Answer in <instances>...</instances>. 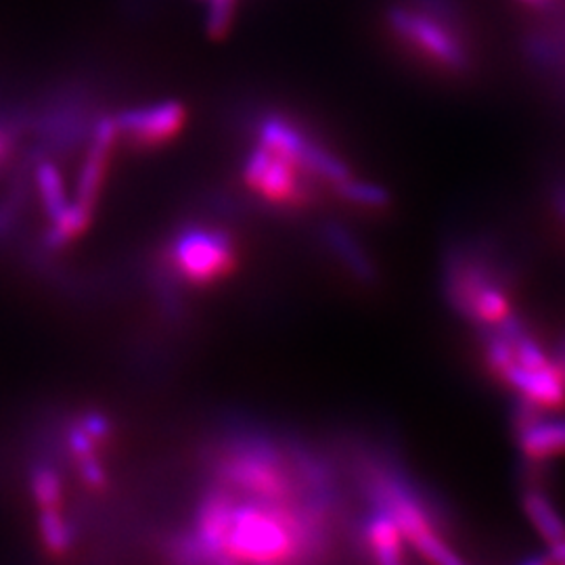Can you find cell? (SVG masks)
Here are the masks:
<instances>
[{
	"mask_svg": "<svg viewBox=\"0 0 565 565\" xmlns=\"http://www.w3.org/2000/svg\"><path fill=\"white\" fill-rule=\"evenodd\" d=\"M228 494L231 513L218 562H300L310 551L321 548V503H273Z\"/></svg>",
	"mask_w": 565,
	"mask_h": 565,
	"instance_id": "obj_1",
	"label": "cell"
},
{
	"mask_svg": "<svg viewBox=\"0 0 565 565\" xmlns=\"http://www.w3.org/2000/svg\"><path fill=\"white\" fill-rule=\"evenodd\" d=\"M488 363L511 385L524 403L541 411L565 404V373L534 342L515 319L497 327L488 342Z\"/></svg>",
	"mask_w": 565,
	"mask_h": 565,
	"instance_id": "obj_2",
	"label": "cell"
},
{
	"mask_svg": "<svg viewBox=\"0 0 565 565\" xmlns=\"http://www.w3.org/2000/svg\"><path fill=\"white\" fill-rule=\"evenodd\" d=\"M216 476L218 486L243 499L306 503L300 476L294 465L273 446L263 443H239L224 448L216 463Z\"/></svg>",
	"mask_w": 565,
	"mask_h": 565,
	"instance_id": "obj_3",
	"label": "cell"
},
{
	"mask_svg": "<svg viewBox=\"0 0 565 565\" xmlns=\"http://www.w3.org/2000/svg\"><path fill=\"white\" fill-rule=\"evenodd\" d=\"M385 20L398 42L427 63L450 74L469 70L471 53L461 30L457 28V18L424 7L394 4L387 9Z\"/></svg>",
	"mask_w": 565,
	"mask_h": 565,
	"instance_id": "obj_4",
	"label": "cell"
},
{
	"mask_svg": "<svg viewBox=\"0 0 565 565\" xmlns=\"http://www.w3.org/2000/svg\"><path fill=\"white\" fill-rule=\"evenodd\" d=\"M375 503L384 507L401 527L406 545L413 546L422 557L436 564H457L459 555H455L452 546L446 543L440 534L436 520L427 511L424 501L392 473L375 471L371 478Z\"/></svg>",
	"mask_w": 565,
	"mask_h": 565,
	"instance_id": "obj_5",
	"label": "cell"
},
{
	"mask_svg": "<svg viewBox=\"0 0 565 565\" xmlns=\"http://www.w3.org/2000/svg\"><path fill=\"white\" fill-rule=\"evenodd\" d=\"M448 291L457 308L484 327H501L513 319L511 296L503 281L471 258H457L448 273Z\"/></svg>",
	"mask_w": 565,
	"mask_h": 565,
	"instance_id": "obj_6",
	"label": "cell"
},
{
	"mask_svg": "<svg viewBox=\"0 0 565 565\" xmlns=\"http://www.w3.org/2000/svg\"><path fill=\"white\" fill-rule=\"evenodd\" d=\"M172 266L189 282L207 285L223 281L237 266V252L223 231L191 228L172 245Z\"/></svg>",
	"mask_w": 565,
	"mask_h": 565,
	"instance_id": "obj_7",
	"label": "cell"
},
{
	"mask_svg": "<svg viewBox=\"0 0 565 565\" xmlns=\"http://www.w3.org/2000/svg\"><path fill=\"white\" fill-rule=\"evenodd\" d=\"M308 172L300 163L275 153L258 145L247 158L243 168L245 182L264 198L266 202L282 207H300L310 200L308 182L303 181Z\"/></svg>",
	"mask_w": 565,
	"mask_h": 565,
	"instance_id": "obj_8",
	"label": "cell"
},
{
	"mask_svg": "<svg viewBox=\"0 0 565 565\" xmlns=\"http://www.w3.org/2000/svg\"><path fill=\"white\" fill-rule=\"evenodd\" d=\"M120 137L137 147H162L179 137L186 124V107L181 102H163L121 111L114 118Z\"/></svg>",
	"mask_w": 565,
	"mask_h": 565,
	"instance_id": "obj_9",
	"label": "cell"
},
{
	"mask_svg": "<svg viewBox=\"0 0 565 565\" xmlns=\"http://www.w3.org/2000/svg\"><path fill=\"white\" fill-rule=\"evenodd\" d=\"M118 139H120V130L114 118H103L93 130V141L88 147V156L82 163L78 186H76V203L90 212L99 202L107 166L111 160L114 147L118 145Z\"/></svg>",
	"mask_w": 565,
	"mask_h": 565,
	"instance_id": "obj_10",
	"label": "cell"
},
{
	"mask_svg": "<svg viewBox=\"0 0 565 565\" xmlns=\"http://www.w3.org/2000/svg\"><path fill=\"white\" fill-rule=\"evenodd\" d=\"M520 448L530 461H546L565 455V419H548L541 408L524 403L518 417Z\"/></svg>",
	"mask_w": 565,
	"mask_h": 565,
	"instance_id": "obj_11",
	"label": "cell"
},
{
	"mask_svg": "<svg viewBox=\"0 0 565 565\" xmlns=\"http://www.w3.org/2000/svg\"><path fill=\"white\" fill-rule=\"evenodd\" d=\"M363 536L364 545L371 551L375 562H382V564L404 562L406 541H404L401 527L384 507L377 505L375 513L369 515V520L364 524Z\"/></svg>",
	"mask_w": 565,
	"mask_h": 565,
	"instance_id": "obj_12",
	"label": "cell"
},
{
	"mask_svg": "<svg viewBox=\"0 0 565 565\" xmlns=\"http://www.w3.org/2000/svg\"><path fill=\"white\" fill-rule=\"evenodd\" d=\"M524 509L530 522L543 536L546 545H557L565 541V524L543 490H534V488L525 490Z\"/></svg>",
	"mask_w": 565,
	"mask_h": 565,
	"instance_id": "obj_13",
	"label": "cell"
},
{
	"mask_svg": "<svg viewBox=\"0 0 565 565\" xmlns=\"http://www.w3.org/2000/svg\"><path fill=\"white\" fill-rule=\"evenodd\" d=\"M36 184H39V195H41L42 207H44L46 216L51 221L57 218L61 212L70 205L60 168L53 162L39 163Z\"/></svg>",
	"mask_w": 565,
	"mask_h": 565,
	"instance_id": "obj_14",
	"label": "cell"
},
{
	"mask_svg": "<svg viewBox=\"0 0 565 565\" xmlns=\"http://www.w3.org/2000/svg\"><path fill=\"white\" fill-rule=\"evenodd\" d=\"M39 534L42 546L53 557H61L72 548V527L61 515V509H41Z\"/></svg>",
	"mask_w": 565,
	"mask_h": 565,
	"instance_id": "obj_15",
	"label": "cell"
},
{
	"mask_svg": "<svg viewBox=\"0 0 565 565\" xmlns=\"http://www.w3.org/2000/svg\"><path fill=\"white\" fill-rule=\"evenodd\" d=\"M93 218V212L82 207L78 203H70L57 218L51 221V233L49 243L51 245H65V243L78 239L82 233L88 228Z\"/></svg>",
	"mask_w": 565,
	"mask_h": 565,
	"instance_id": "obj_16",
	"label": "cell"
},
{
	"mask_svg": "<svg viewBox=\"0 0 565 565\" xmlns=\"http://www.w3.org/2000/svg\"><path fill=\"white\" fill-rule=\"evenodd\" d=\"M32 497L39 509H61L63 503V484L55 469L51 467H39L32 473Z\"/></svg>",
	"mask_w": 565,
	"mask_h": 565,
	"instance_id": "obj_17",
	"label": "cell"
},
{
	"mask_svg": "<svg viewBox=\"0 0 565 565\" xmlns=\"http://www.w3.org/2000/svg\"><path fill=\"white\" fill-rule=\"evenodd\" d=\"M237 0H207L205 30L212 41H223L235 21Z\"/></svg>",
	"mask_w": 565,
	"mask_h": 565,
	"instance_id": "obj_18",
	"label": "cell"
},
{
	"mask_svg": "<svg viewBox=\"0 0 565 565\" xmlns=\"http://www.w3.org/2000/svg\"><path fill=\"white\" fill-rule=\"evenodd\" d=\"M338 193L342 195L343 200H350V202L359 203L364 207H382L387 203V195L380 186L375 184H366L363 181H354L352 177L348 181L335 184Z\"/></svg>",
	"mask_w": 565,
	"mask_h": 565,
	"instance_id": "obj_19",
	"label": "cell"
},
{
	"mask_svg": "<svg viewBox=\"0 0 565 565\" xmlns=\"http://www.w3.org/2000/svg\"><path fill=\"white\" fill-rule=\"evenodd\" d=\"M13 147H15L13 135L4 126H0V166L11 158Z\"/></svg>",
	"mask_w": 565,
	"mask_h": 565,
	"instance_id": "obj_20",
	"label": "cell"
},
{
	"mask_svg": "<svg viewBox=\"0 0 565 565\" xmlns=\"http://www.w3.org/2000/svg\"><path fill=\"white\" fill-rule=\"evenodd\" d=\"M551 562H557V564H565V541L557 543V545H551Z\"/></svg>",
	"mask_w": 565,
	"mask_h": 565,
	"instance_id": "obj_21",
	"label": "cell"
},
{
	"mask_svg": "<svg viewBox=\"0 0 565 565\" xmlns=\"http://www.w3.org/2000/svg\"><path fill=\"white\" fill-rule=\"evenodd\" d=\"M524 2H532V4H539V2H545V0H524Z\"/></svg>",
	"mask_w": 565,
	"mask_h": 565,
	"instance_id": "obj_22",
	"label": "cell"
},
{
	"mask_svg": "<svg viewBox=\"0 0 565 565\" xmlns=\"http://www.w3.org/2000/svg\"><path fill=\"white\" fill-rule=\"evenodd\" d=\"M562 369H564V373H565V364H564V366H562Z\"/></svg>",
	"mask_w": 565,
	"mask_h": 565,
	"instance_id": "obj_23",
	"label": "cell"
}]
</instances>
